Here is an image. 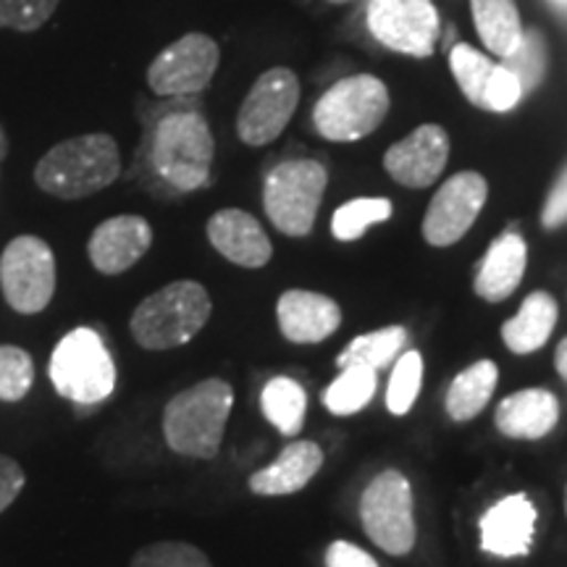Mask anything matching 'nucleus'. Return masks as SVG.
Returning a JSON list of instances; mask_svg holds the SVG:
<instances>
[{"instance_id": "nucleus-17", "label": "nucleus", "mask_w": 567, "mask_h": 567, "mask_svg": "<svg viewBox=\"0 0 567 567\" xmlns=\"http://www.w3.org/2000/svg\"><path fill=\"white\" fill-rule=\"evenodd\" d=\"M208 239L226 260L239 268H264L274 258V245L252 213L224 208L208 221Z\"/></svg>"}, {"instance_id": "nucleus-10", "label": "nucleus", "mask_w": 567, "mask_h": 567, "mask_svg": "<svg viewBox=\"0 0 567 567\" xmlns=\"http://www.w3.org/2000/svg\"><path fill=\"white\" fill-rule=\"evenodd\" d=\"M300 105V80L292 69L276 66L260 74L237 113V134L245 145L264 147L279 140Z\"/></svg>"}, {"instance_id": "nucleus-12", "label": "nucleus", "mask_w": 567, "mask_h": 567, "mask_svg": "<svg viewBox=\"0 0 567 567\" xmlns=\"http://www.w3.org/2000/svg\"><path fill=\"white\" fill-rule=\"evenodd\" d=\"M368 30L396 53L429 59L439 38V13L431 0H368Z\"/></svg>"}, {"instance_id": "nucleus-24", "label": "nucleus", "mask_w": 567, "mask_h": 567, "mask_svg": "<svg viewBox=\"0 0 567 567\" xmlns=\"http://www.w3.org/2000/svg\"><path fill=\"white\" fill-rule=\"evenodd\" d=\"M496 381H499V368L492 360H478V363L465 368L463 373H457V379L452 381L450 389H446V415L455 423L473 421L488 405V400H492Z\"/></svg>"}, {"instance_id": "nucleus-35", "label": "nucleus", "mask_w": 567, "mask_h": 567, "mask_svg": "<svg viewBox=\"0 0 567 567\" xmlns=\"http://www.w3.org/2000/svg\"><path fill=\"white\" fill-rule=\"evenodd\" d=\"M24 481L27 476L17 460L0 455V513L11 507V502L17 499L21 488H24Z\"/></svg>"}, {"instance_id": "nucleus-32", "label": "nucleus", "mask_w": 567, "mask_h": 567, "mask_svg": "<svg viewBox=\"0 0 567 567\" xmlns=\"http://www.w3.org/2000/svg\"><path fill=\"white\" fill-rule=\"evenodd\" d=\"M59 6L61 0H0V30L38 32Z\"/></svg>"}, {"instance_id": "nucleus-36", "label": "nucleus", "mask_w": 567, "mask_h": 567, "mask_svg": "<svg viewBox=\"0 0 567 567\" xmlns=\"http://www.w3.org/2000/svg\"><path fill=\"white\" fill-rule=\"evenodd\" d=\"M326 567H379V563L365 549L350 542H334L326 549Z\"/></svg>"}, {"instance_id": "nucleus-39", "label": "nucleus", "mask_w": 567, "mask_h": 567, "mask_svg": "<svg viewBox=\"0 0 567 567\" xmlns=\"http://www.w3.org/2000/svg\"><path fill=\"white\" fill-rule=\"evenodd\" d=\"M6 155H9V140H6L3 130H0V161H3Z\"/></svg>"}, {"instance_id": "nucleus-37", "label": "nucleus", "mask_w": 567, "mask_h": 567, "mask_svg": "<svg viewBox=\"0 0 567 567\" xmlns=\"http://www.w3.org/2000/svg\"><path fill=\"white\" fill-rule=\"evenodd\" d=\"M542 224L544 229H557V226L567 224V168L557 179L555 187H551L547 205H544L542 213Z\"/></svg>"}, {"instance_id": "nucleus-15", "label": "nucleus", "mask_w": 567, "mask_h": 567, "mask_svg": "<svg viewBox=\"0 0 567 567\" xmlns=\"http://www.w3.org/2000/svg\"><path fill=\"white\" fill-rule=\"evenodd\" d=\"M153 245V226L137 213H122L103 221L87 243L90 264L105 276L126 274Z\"/></svg>"}, {"instance_id": "nucleus-7", "label": "nucleus", "mask_w": 567, "mask_h": 567, "mask_svg": "<svg viewBox=\"0 0 567 567\" xmlns=\"http://www.w3.org/2000/svg\"><path fill=\"white\" fill-rule=\"evenodd\" d=\"M329 172L323 163L284 161L266 176L264 208L271 224L287 237H308L321 210Z\"/></svg>"}, {"instance_id": "nucleus-21", "label": "nucleus", "mask_w": 567, "mask_h": 567, "mask_svg": "<svg viewBox=\"0 0 567 567\" xmlns=\"http://www.w3.org/2000/svg\"><path fill=\"white\" fill-rule=\"evenodd\" d=\"M559 421V402L547 389H523L505 396L494 413V423L509 439H542Z\"/></svg>"}, {"instance_id": "nucleus-19", "label": "nucleus", "mask_w": 567, "mask_h": 567, "mask_svg": "<svg viewBox=\"0 0 567 567\" xmlns=\"http://www.w3.org/2000/svg\"><path fill=\"white\" fill-rule=\"evenodd\" d=\"M528 264L526 239L515 231H505L488 247L476 274V295L486 302H502L520 287Z\"/></svg>"}, {"instance_id": "nucleus-14", "label": "nucleus", "mask_w": 567, "mask_h": 567, "mask_svg": "<svg viewBox=\"0 0 567 567\" xmlns=\"http://www.w3.org/2000/svg\"><path fill=\"white\" fill-rule=\"evenodd\" d=\"M450 161V134L439 124H421L384 153V168L396 184L410 189L431 187Z\"/></svg>"}, {"instance_id": "nucleus-2", "label": "nucleus", "mask_w": 567, "mask_h": 567, "mask_svg": "<svg viewBox=\"0 0 567 567\" xmlns=\"http://www.w3.org/2000/svg\"><path fill=\"white\" fill-rule=\"evenodd\" d=\"M234 389L224 379H205L184 389L163 410V436L176 455L213 460L224 442Z\"/></svg>"}, {"instance_id": "nucleus-1", "label": "nucleus", "mask_w": 567, "mask_h": 567, "mask_svg": "<svg viewBox=\"0 0 567 567\" xmlns=\"http://www.w3.org/2000/svg\"><path fill=\"white\" fill-rule=\"evenodd\" d=\"M122 174V153L105 132L80 134L53 145L34 166V184L59 200H82L111 187Z\"/></svg>"}, {"instance_id": "nucleus-31", "label": "nucleus", "mask_w": 567, "mask_h": 567, "mask_svg": "<svg viewBox=\"0 0 567 567\" xmlns=\"http://www.w3.org/2000/svg\"><path fill=\"white\" fill-rule=\"evenodd\" d=\"M34 363L30 352L13 344H0V402H21L30 394Z\"/></svg>"}, {"instance_id": "nucleus-33", "label": "nucleus", "mask_w": 567, "mask_h": 567, "mask_svg": "<svg viewBox=\"0 0 567 567\" xmlns=\"http://www.w3.org/2000/svg\"><path fill=\"white\" fill-rule=\"evenodd\" d=\"M130 567H210V559L193 544L158 542L142 547Z\"/></svg>"}, {"instance_id": "nucleus-28", "label": "nucleus", "mask_w": 567, "mask_h": 567, "mask_svg": "<svg viewBox=\"0 0 567 567\" xmlns=\"http://www.w3.org/2000/svg\"><path fill=\"white\" fill-rule=\"evenodd\" d=\"M494 61H488L484 53L471 45H455L450 53V69L460 84V92L471 101L476 109L486 111V90L488 80L494 74Z\"/></svg>"}, {"instance_id": "nucleus-34", "label": "nucleus", "mask_w": 567, "mask_h": 567, "mask_svg": "<svg viewBox=\"0 0 567 567\" xmlns=\"http://www.w3.org/2000/svg\"><path fill=\"white\" fill-rule=\"evenodd\" d=\"M520 95H523L520 76H517L509 66H499V63H496L486 90V111H494V113L513 111L517 101H520Z\"/></svg>"}, {"instance_id": "nucleus-18", "label": "nucleus", "mask_w": 567, "mask_h": 567, "mask_svg": "<svg viewBox=\"0 0 567 567\" xmlns=\"http://www.w3.org/2000/svg\"><path fill=\"white\" fill-rule=\"evenodd\" d=\"M536 507L526 494H509L481 517V547L494 557H523L534 544Z\"/></svg>"}, {"instance_id": "nucleus-25", "label": "nucleus", "mask_w": 567, "mask_h": 567, "mask_svg": "<svg viewBox=\"0 0 567 567\" xmlns=\"http://www.w3.org/2000/svg\"><path fill=\"white\" fill-rule=\"evenodd\" d=\"M260 408L268 423L284 436L300 434L305 423V410H308V394L300 381L289 379V375H279L271 379L260 392Z\"/></svg>"}, {"instance_id": "nucleus-9", "label": "nucleus", "mask_w": 567, "mask_h": 567, "mask_svg": "<svg viewBox=\"0 0 567 567\" xmlns=\"http://www.w3.org/2000/svg\"><path fill=\"white\" fill-rule=\"evenodd\" d=\"M0 289L21 316L42 313L55 295V255L45 239L21 234L0 255Z\"/></svg>"}, {"instance_id": "nucleus-16", "label": "nucleus", "mask_w": 567, "mask_h": 567, "mask_svg": "<svg viewBox=\"0 0 567 567\" xmlns=\"http://www.w3.org/2000/svg\"><path fill=\"white\" fill-rule=\"evenodd\" d=\"M276 321L292 344H318L342 326V308L329 295L289 289L276 302Z\"/></svg>"}, {"instance_id": "nucleus-26", "label": "nucleus", "mask_w": 567, "mask_h": 567, "mask_svg": "<svg viewBox=\"0 0 567 567\" xmlns=\"http://www.w3.org/2000/svg\"><path fill=\"white\" fill-rule=\"evenodd\" d=\"M339 371L342 373L326 389L323 405L331 415L360 413L379 389V371L371 365H344Z\"/></svg>"}, {"instance_id": "nucleus-3", "label": "nucleus", "mask_w": 567, "mask_h": 567, "mask_svg": "<svg viewBox=\"0 0 567 567\" xmlns=\"http://www.w3.org/2000/svg\"><path fill=\"white\" fill-rule=\"evenodd\" d=\"M213 313L208 289L193 279H182L145 297L132 313V337L153 352L174 350L200 334Z\"/></svg>"}, {"instance_id": "nucleus-8", "label": "nucleus", "mask_w": 567, "mask_h": 567, "mask_svg": "<svg viewBox=\"0 0 567 567\" xmlns=\"http://www.w3.org/2000/svg\"><path fill=\"white\" fill-rule=\"evenodd\" d=\"M413 488L400 471L379 473L360 496V520L371 542L386 555L402 557L415 547Z\"/></svg>"}, {"instance_id": "nucleus-13", "label": "nucleus", "mask_w": 567, "mask_h": 567, "mask_svg": "<svg viewBox=\"0 0 567 567\" xmlns=\"http://www.w3.org/2000/svg\"><path fill=\"white\" fill-rule=\"evenodd\" d=\"M488 182L478 172H460L450 176L431 200L423 216V239L431 247H450L460 243L484 210Z\"/></svg>"}, {"instance_id": "nucleus-27", "label": "nucleus", "mask_w": 567, "mask_h": 567, "mask_svg": "<svg viewBox=\"0 0 567 567\" xmlns=\"http://www.w3.org/2000/svg\"><path fill=\"white\" fill-rule=\"evenodd\" d=\"M408 329L405 326H386V329L371 331V334L354 337L347 350L339 352L337 365H371L375 371L392 365L405 350Z\"/></svg>"}, {"instance_id": "nucleus-4", "label": "nucleus", "mask_w": 567, "mask_h": 567, "mask_svg": "<svg viewBox=\"0 0 567 567\" xmlns=\"http://www.w3.org/2000/svg\"><path fill=\"white\" fill-rule=\"evenodd\" d=\"M213 134L195 111H174L163 116L153 132V168L179 193L200 189L213 166Z\"/></svg>"}, {"instance_id": "nucleus-11", "label": "nucleus", "mask_w": 567, "mask_h": 567, "mask_svg": "<svg viewBox=\"0 0 567 567\" xmlns=\"http://www.w3.org/2000/svg\"><path fill=\"white\" fill-rule=\"evenodd\" d=\"M221 48L210 34L189 32L155 55L147 66V87L161 97H182L203 92L216 76Z\"/></svg>"}, {"instance_id": "nucleus-5", "label": "nucleus", "mask_w": 567, "mask_h": 567, "mask_svg": "<svg viewBox=\"0 0 567 567\" xmlns=\"http://www.w3.org/2000/svg\"><path fill=\"white\" fill-rule=\"evenodd\" d=\"M389 113V87L373 74L339 80L318 97L316 132L329 142H354L373 134Z\"/></svg>"}, {"instance_id": "nucleus-20", "label": "nucleus", "mask_w": 567, "mask_h": 567, "mask_svg": "<svg viewBox=\"0 0 567 567\" xmlns=\"http://www.w3.org/2000/svg\"><path fill=\"white\" fill-rule=\"evenodd\" d=\"M323 465V450L316 442L300 439L284 446L271 465L250 476V492L258 496H287L300 492L316 478Z\"/></svg>"}, {"instance_id": "nucleus-40", "label": "nucleus", "mask_w": 567, "mask_h": 567, "mask_svg": "<svg viewBox=\"0 0 567 567\" xmlns=\"http://www.w3.org/2000/svg\"><path fill=\"white\" fill-rule=\"evenodd\" d=\"M329 3H334V6H344V3H352V0H329Z\"/></svg>"}, {"instance_id": "nucleus-23", "label": "nucleus", "mask_w": 567, "mask_h": 567, "mask_svg": "<svg viewBox=\"0 0 567 567\" xmlns=\"http://www.w3.org/2000/svg\"><path fill=\"white\" fill-rule=\"evenodd\" d=\"M473 21L484 45L494 55L509 59L523 42V21L515 0H471Z\"/></svg>"}, {"instance_id": "nucleus-30", "label": "nucleus", "mask_w": 567, "mask_h": 567, "mask_svg": "<svg viewBox=\"0 0 567 567\" xmlns=\"http://www.w3.org/2000/svg\"><path fill=\"white\" fill-rule=\"evenodd\" d=\"M423 381V358L417 350H410L394 360L392 379L386 389V408L392 415H408L413 410Z\"/></svg>"}, {"instance_id": "nucleus-6", "label": "nucleus", "mask_w": 567, "mask_h": 567, "mask_svg": "<svg viewBox=\"0 0 567 567\" xmlns=\"http://www.w3.org/2000/svg\"><path fill=\"white\" fill-rule=\"evenodd\" d=\"M55 392L74 405H101L116 389V365L95 329L80 326L55 344L51 358Z\"/></svg>"}, {"instance_id": "nucleus-22", "label": "nucleus", "mask_w": 567, "mask_h": 567, "mask_svg": "<svg viewBox=\"0 0 567 567\" xmlns=\"http://www.w3.org/2000/svg\"><path fill=\"white\" fill-rule=\"evenodd\" d=\"M557 300L549 292H534L523 300L520 310L502 326V339L515 354H530L549 342L557 326Z\"/></svg>"}, {"instance_id": "nucleus-38", "label": "nucleus", "mask_w": 567, "mask_h": 567, "mask_svg": "<svg viewBox=\"0 0 567 567\" xmlns=\"http://www.w3.org/2000/svg\"><path fill=\"white\" fill-rule=\"evenodd\" d=\"M555 365H557V373L563 375V379L567 381V337L559 342L557 347V354H555Z\"/></svg>"}, {"instance_id": "nucleus-29", "label": "nucleus", "mask_w": 567, "mask_h": 567, "mask_svg": "<svg viewBox=\"0 0 567 567\" xmlns=\"http://www.w3.org/2000/svg\"><path fill=\"white\" fill-rule=\"evenodd\" d=\"M392 218V203L386 197H358V200L344 203L337 208L331 218V231L339 243H354L371 229L373 224L389 221Z\"/></svg>"}, {"instance_id": "nucleus-41", "label": "nucleus", "mask_w": 567, "mask_h": 567, "mask_svg": "<svg viewBox=\"0 0 567 567\" xmlns=\"http://www.w3.org/2000/svg\"><path fill=\"white\" fill-rule=\"evenodd\" d=\"M565 513H567V486H565Z\"/></svg>"}]
</instances>
